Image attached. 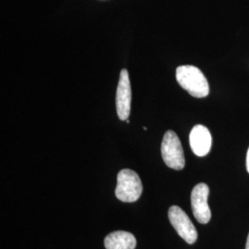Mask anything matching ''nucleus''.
Returning a JSON list of instances; mask_svg holds the SVG:
<instances>
[{
    "label": "nucleus",
    "instance_id": "obj_1",
    "mask_svg": "<svg viewBox=\"0 0 249 249\" xmlns=\"http://www.w3.org/2000/svg\"><path fill=\"white\" fill-rule=\"evenodd\" d=\"M177 80L179 85L196 98H204L210 92L208 80L196 67L186 65L177 69Z\"/></svg>",
    "mask_w": 249,
    "mask_h": 249
},
{
    "label": "nucleus",
    "instance_id": "obj_2",
    "mask_svg": "<svg viewBox=\"0 0 249 249\" xmlns=\"http://www.w3.org/2000/svg\"><path fill=\"white\" fill-rule=\"evenodd\" d=\"M142 183L139 175L130 169L121 170L117 175L116 196L123 202H135L142 194Z\"/></svg>",
    "mask_w": 249,
    "mask_h": 249
},
{
    "label": "nucleus",
    "instance_id": "obj_3",
    "mask_svg": "<svg viewBox=\"0 0 249 249\" xmlns=\"http://www.w3.org/2000/svg\"><path fill=\"white\" fill-rule=\"evenodd\" d=\"M160 152L164 163L170 168L182 170L185 167L184 151L178 135L173 130H168L164 134Z\"/></svg>",
    "mask_w": 249,
    "mask_h": 249
},
{
    "label": "nucleus",
    "instance_id": "obj_4",
    "mask_svg": "<svg viewBox=\"0 0 249 249\" xmlns=\"http://www.w3.org/2000/svg\"><path fill=\"white\" fill-rule=\"evenodd\" d=\"M168 218L170 223L181 238L190 245L196 242L197 239L196 227L180 207L172 206L168 211Z\"/></svg>",
    "mask_w": 249,
    "mask_h": 249
},
{
    "label": "nucleus",
    "instance_id": "obj_5",
    "mask_svg": "<svg viewBox=\"0 0 249 249\" xmlns=\"http://www.w3.org/2000/svg\"><path fill=\"white\" fill-rule=\"evenodd\" d=\"M210 188L205 183H199L191 192V207L194 217L199 223L206 224L212 218V212L208 204Z\"/></svg>",
    "mask_w": 249,
    "mask_h": 249
},
{
    "label": "nucleus",
    "instance_id": "obj_6",
    "mask_svg": "<svg viewBox=\"0 0 249 249\" xmlns=\"http://www.w3.org/2000/svg\"><path fill=\"white\" fill-rule=\"evenodd\" d=\"M116 112L120 120H127L131 107V86L129 75L126 70L120 71L119 81L116 89Z\"/></svg>",
    "mask_w": 249,
    "mask_h": 249
},
{
    "label": "nucleus",
    "instance_id": "obj_7",
    "mask_svg": "<svg viewBox=\"0 0 249 249\" xmlns=\"http://www.w3.org/2000/svg\"><path fill=\"white\" fill-rule=\"evenodd\" d=\"M189 144L191 150L196 156H206L212 149V134L204 125L196 124L192 128L189 135Z\"/></svg>",
    "mask_w": 249,
    "mask_h": 249
},
{
    "label": "nucleus",
    "instance_id": "obj_8",
    "mask_svg": "<svg viewBox=\"0 0 249 249\" xmlns=\"http://www.w3.org/2000/svg\"><path fill=\"white\" fill-rule=\"evenodd\" d=\"M136 246V237L128 231H113L105 238V247L107 249H135Z\"/></svg>",
    "mask_w": 249,
    "mask_h": 249
},
{
    "label": "nucleus",
    "instance_id": "obj_9",
    "mask_svg": "<svg viewBox=\"0 0 249 249\" xmlns=\"http://www.w3.org/2000/svg\"><path fill=\"white\" fill-rule=\"evenodd\" d=\"M247 170L249 173V148L248 151V154H247Z\"/></svg>",
    "mask_w": 249,
    "mask_h": 249
},
{
    "label": "nucleus",
    "instance_id": "obj_10",
    "mask_svg": "<svg viewBox=\"0 0 249 249\" xmlns=\"http://www.w3.org/2000/svg\"><path fill=\"white\" fill-rule=\"evenodd\" d=\"M246 249H249V233L248 239H247V244H246Z\"/></svg>",
    "mask_w": 249,
    "mask_h": 249
}]
</instances>
